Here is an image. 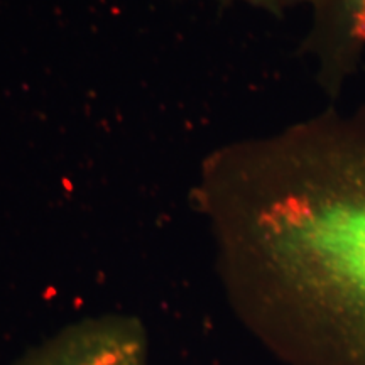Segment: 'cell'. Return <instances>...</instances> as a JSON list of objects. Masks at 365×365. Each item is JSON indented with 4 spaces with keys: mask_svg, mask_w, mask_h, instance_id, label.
Here are the masks:
<instances>
[{
    "mask_svg": "<svg viewBox=\"0 0 365 365\" xmlns=\"http://www.w3.org/2000/svg\"><path fill=\"white\" fill-rule=\"evenodd\" d=\"M193 203L242 323L284 365H365V100L223 144Z\"/></svg>",
    "mask_w": 365,
    "mask_h": 365,
    "instance_id": "cell-1",
    "label": "cell"
},
{
    "mask_svg": "<svg viewBox=\"0 0 365 365\" xmlns=\"http://www.w3.org/2000/svg\"><path fill=\"white\" fill-rule=\"evenodd\" d=\"M12 365H153V359L143 323L107 313L70 323Z\"/></svg>",
    "mask_w": 365,
    "mask_h": 365,
    "instance_id": "cell-2",
    "label": "cell"
},
{
    "mask_svg": "<svg viewBox=\"0 0 365 365\" xmlns=\"http://www.w3.org/2000/svg\"><path fill=\"white\" fill-rule=\"evenodd\" d=\"M301 53L318 88L333 103L359 75L365 59V0H313Z\"/></svg>",
    "mask_w": 365,
    "mask_h": 365,
    "instance_id": "cell-3",
    "label": "cell"
},
{
    "mask_svg": "<svg viewBox=\"0 0 365 365\" xmlns=\"http://www.w3.org/2000/svg\"><path fill=\"white\" fill-rule=\"evenodd\" d=\"M222 6H232V4H244L252 9H259L272 16H284L286 12L293 11L296 7H309L313 0H218Z\"/></svg>",
    "mask_w": 365,
    "mask_h": 365,
    "instance_id": "cell-4",
    "label": "cell"
}]
</instances>
